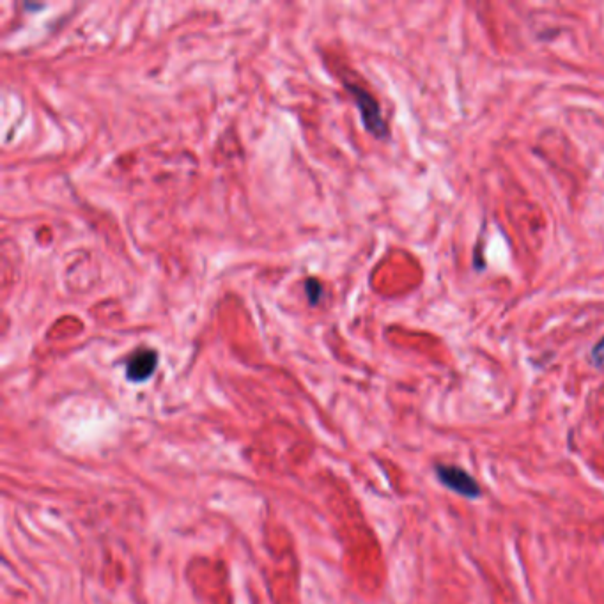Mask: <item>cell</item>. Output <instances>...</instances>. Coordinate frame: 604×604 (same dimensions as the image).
Masks as SVG:
<instances>
[{
  "instance_id": "6da1fadb",
  "label": "cell",
  "mask_w": 604,
  "mask_h": 604,
  "mask_svg": "<svg viewBox=\"0 0 604 604\" xmlns=\"http://www.w3.org/2000/svg\"><path fill=\"white\" fill-rule=\"evenodd\" d=\"M346 89L357 103L365 130L376 139H387L388 124L381 116L380 103L376 101V98L369 91H365L364 87L355 86V84H349V82H346Z\"/></svg>"
},
{
  "instance_id": "7a4b0ae2",
  "label": "cell",
  "mask_w": 604,
  "mask_h": 604,
  "mask_svg": "<svg viewBox=\"0 0 604 604\" xmlns=\"http://www.w3.org/2000/svg\"><path fill=\"white\" fill-rule=\"evenodd\" d=\"M434 473H436L440 484L450 489L452 493L463 496V498H468V500L481 498V484L475 481L472 475L463 470V468L452 465H436L434 466Z\"/></svg>"
},
{
  "instance_id": "3957f363",
  "label": "cell",
  "mask_w": 604,
  "mask_h": 604,
  "mask_svg": "<svg viewBox=\"0 0 604 604\" xmlns=\"http://www.w3.org/2000/svg\"><path fill=\"white\" fill-rule=\"evenodd\" d=\"M156 365H158V353L155 349H137L126 362V378L132 383H144L155 374Z\"/></svg>"
},
{
  "instance_id": "277c9868",
  "label": "cell",
  "mask_w": 604,
  "mask_h": 604,
  "mask_svg": "<svg viewBox=\"0 0 604 604\" xmlns=\"http://www.w3.org/2000/svg\"><path fill=\"white\" fill-rule=\"evenodd\" d=\"M590 364L599 371H604V335L590 351Z\"/></svg>"
},
{
  "instance_id": "5b68a950",
  "label": "cell",
  "mask_w": 604,
  "mask_h": 604,
  "mask_svg": "<svg viewBox=\"0 0 604 604\" xmlns=\"http://www.w3.org/2000/svg\"><path fill=\"white\" fill-rule=\"evenodd\" d=\"M305 293L307 298L312 305H316L319 302V298L323 295V286L319 284V280L309 279L305 282Z\"/></svg>"
}]
</instances>
